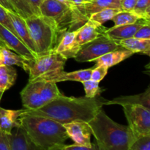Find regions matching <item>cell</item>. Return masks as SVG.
<instances>
[{"label": "cell", "mask_w": 150, "mask_h": 150, "mask_svg": "<svg viewBox=\"0 0 150 150\" xmlns=\"http://www.w3.org/2000/svg\"><path fill=\"white\" fill-rule=\"evenodd\" d=\"M105 102L106 100L99 96L89 98L62 95L39 109L27 110L24 108L22 114L46 117L62 125L78 120L89 122L102 109Z\"/></svg>", "instance_id": "6da1fadb"}, {"label": "cell", "mask_w": 150, "mask_h": 150, "mask_svg": "<svg viewBox=\"0 0 150 150\" xmlns=\"http://www.w3.org/2000/svg\"><path fill=\"white\" fill-rule=\"evenodd\" d=\"M88 123L99 150H128L136 139L128 125L114 122L103 108Z\"/></svg>", "instance_id": "7a4b0ae2"}, {"label": "cell", "mask_w": 150, "mask_h": 150, "mask_svg": "<svg viewBox=\"0 0 150 150\" xmlns=\"http://www.w3.org/2000/svg\"><path fill=\"white\" fill-rule=\"evenodd\" d=\"M18 121L29 139L44 150L64 144L69 139L64 125L51 119L22 114Z\"/></svg>", "instance_id": "3957f363"}, {"label": "cell", "mask_w": 150, "mask_h": 150, "mask_svg": "<svg viewBox=\"0 0 150 150\" xmlns=\"http://www.w3.org/2000/svg\"><path fill=\"white\" fill-rule=\"evenodd\" d=\"M38 56L54 49L61 34L54 23L41 15L33 14L24 19Z\"/></svg>", "instance_id": "277c9868"}, {"label": "cell", "mask_w": 150, "mask_h": 150, "mask_svg": "<svg viewBox=\"0 0 150 150\" xmlns=\"http://www.w3.org/2000/svg\"><path fill=\"white\" fill-rule=\"evenodd\" d=\"M66 62L67 59L64 57L52 50L44 55L27 59L24 70L29 73V82H30L40 76L62 70Z\"/></svg>", "instance_id": "5b68a950"}, {"label": "cell", "mask_w": 150, "mask_h": 150, "mask_svg": "<svg viewBox=\"0 0 150 150\" xmlns=\"http://www.w3.org/2000/svg\"><path fill=\"white\" fill-rule=\"evenodd\" d=\"M40 13L48 18L60 34L69 31L73 15L71 10L66 4L58 0H44L40 6Z\"/></svg>", "instance_id": "8992f818"}, {"label": "cell", "mask_w": 150, "mask_h": 150, "mask_svg": "<svg viewBox=\"0 0 150 150\" xmlns=\"http://www.w3.org/2000/svg\"><path fill=\"white\" fill-rule=\"evenodd\" d=\"M120 48L122 47L117 41L104 33L92 42L81 47L74 59L79 62H94L101 56Z\"/></svg>", "instance_id": "52a82bcc"}, {"label": "cell", "mask_w": 150, "mask_h": 150, "mask_svg": "<svg viewBox=\"0 0 150 150\" xmlns=\"http://www.w3.org/2000/svg\"><path fill=\"white\" fill-rule=\"evenodd\" d=\"M128 127L136 138L150 136V109L142 105H122Z\"/></svg>", "instance_id": "ba28073f"}, {"label": "cell", "mask_w": 150, "mask_h": 150, "mask_svg": "<svg viewBox=\"0 0 150 150\" xmlns=\"http://www.w3.org/2000/svg\"><path fill=\"white\" fill-rule=\"evenodd\" d=\"M63 125L68 137L73 141L75 144L86 147L92 146L93 143L91 142L92 130L89 123L81 120H78L66 123Z\"/></svg>", "instance_id": "9c48e42d"}, {"label": "cell", "mask_w": 150, "mask_h": 150, "mask_svg": "<svg viewBox=\"0 0 150 150\" xmlns=\"http://www.w3.org/2000/svg\"><path fill=\"white\" fill-rule=\"evenodd\" d=\"M41 84V81L28 82L27 85L21 91V98L25 109L37 110L45 105L40 95Z\"/></svg>", "instance_id": "30bf717a"}, {"label": "cell", "mask_w": 150, "mask_h": 150, "mask_svg": "<svg viewBox=\"0 0 150 150\" xmlns=\"http://www.w3.org/2000/svg\"><path fill=\"white\" fill-rule=\"evenodd\" d=\"M78 29L74 31H64L60 35L54 51L61 54L66 59L75 58L81 46L76 42Z\"/></svg>", "instance_id": "8fae6325"}, {"label": "cell", "mask_w": 150, "mask_h": 150, "mask_svg": "<svg viewBox=\"0 0 150 150\" xmlns=\"http://www.w3.org/2000/svg\"><path fill=\"white\" fill-rule=\"evenodd\" d=\"M92 69L93 67L84 69V70H76V71L73 72H69V73L64 72L62 70L60 71L54 72V73L46 75V76H40L34 81H51L54 82V83L71 81H78L82 83L83 81L90 79Z\"/></svg>", "instance_id": "7c38bea8"}, {"label": "cell", "mask_w": 150, "mask_h": 150, "mask_svg": "<svg viewBox=\"0 0 150 150\" xmlns=\"http://www.w3.org/2000/svg\"><path fill=\"white\" fill-rule=\"evenodd\" d=\"M0 40L5 46L27 59L36 58L23 42L10 30L0 23Z\"/></svg>", "instance_id": "4fadbf2b"}, {"label": "cell", "mask_w": 150, "mask_h": 150, "mask_svg": "<svg viewBox=\"0 0 150 150\" xmlns=\"http://www.w3.org/2000/svg\"><path fill=\"white\" fill-rule=\"evenodd\" d=\"M7 14H8L9 17H10L12 25H13V28H14L15 31H16V35H18L19 39L30 50L31 52L35 57H38L36 48H35L33 40H32V38H31L27 25H26L24 18L21 17L16 13L8 11V10H7Z\"/></svg>", "instance_id": "5bb4252c"}, {"label": "cell", "mask_w": 150, "mask_h": 150, "mask_svg": "<svg viewBox=\"0 0 150 150\" xmlns=\"http://www.w3.org/2000/svg\"><path fill=\"white\" fill-rule=\"evenodd\" d=\"M149 23H150V21L141 18L131 24L114 26L109 29H106L105 31V34L110 38L116 41L128 39V38H133L139 28L142 27L143 25Z\"/></svg>", "instance_id": "9a60e30c"}, {"label": "cell", "mask_w": 150, "mask_h": 150, "mask_svg": "<svg viewBox=\"0 0 150 150\" xmlns=\"http://www.w3.org/2000/svg\"><path fill=\"white\" fill-rule=\"evenodd\" d=\"M106 28L91 20H88L84 24L78 29L76 42L81 47L92 42L98 37L105 33Z\"/></svg>", "instance_id": "2e32d148"}, {"label": "cell", "mask_w": 150, "mask_h": 150, "mask_svg": "<svg viewBox=\"0 0 150 150\" xmlns=\"http://www.w3.org/2000/svg\"><path fill=\"white\" fill-rule=\"evenodd\" d=\"M7 135L11 150H44L37 146L21 126Z\"/></svg>", "instance_id": "e0dca14e"}, {"label": "cell", "mask_w": 150, "mask_h": 150, "mask_svg": "<svg viewBox=\"0 0 150 150\" xmlns=\"http://www.w3.org/2000/svg\"><path fill=\"white\" fill-rule=\"evenodd\" d=\"M23 112V109L10 110L0 107V130L10 134L13 129L20 126L18 118Z\"/></svg>", "instance_id": "ac0fdd59"}, {"label": "cell", "mask_w": 150, "mask_h": 150, "mask_svg": "<svg viewBox=\"0 0 150 150\" xmlns=\"http://www.w3.org/2000/svg\"><path fill=\"white\" fill-rule=\"evenodd\" d=\"M105 105H142L150 109V86L142 94L130 96H121L106 100Z\"/></svg>", "instance_id": "d6986e66"}, {"label": "cell", "mask_w": 150, "mask_h": 150, "mask_svg": "<svg viewBox=\"0 0 150 150\" xmlns=\"http://www.w3.org/2000/svg\"><path fill=\"white\" fill-rule=\"evenodd\" d=\"M133 54V52L122 47V48L110 51V52L101 56L99 58L96 59L94 62H95L96 63L95 66L103 65L109 68V67H113V66L122 62L126 59L131 57Z\"/></svg>", "instance_id": "ffe728a7"}, {"label": "cell", "mask_w": 150, "mask_h": 150, "mask_svg": "<svg viewBox=\"0 0 150 150\" xmlns=\"http://www.w3.org/2000/svg\"><path fill=\"white\" fill-rule=\"evenodd\" d=\"M121 0H89L83 5V14L89 20V18L94 13L106 8L120 9Z\"/></svg>", "instance_id": "44dd1931"}, {"label": "cell", "mask_w": 150, "mask_h": 150, "mask_svg": "<svg viewBox=\"0 0 150 150\" xmlns=\"http://www.w3.org/2000/svg\"><path fill=\"white\" fill-rule=\"evenodd\" d=\"M120 45L122 48L129 50L133 54H146L149 56L150 54V40L139 39L136 38H128L117 41Z\"/></svg>", "instance_id": "7402d4cb"}, {"label": "cell", "mask_w": 150, "mask_h": 150, "mask_svg": "<svg viewBox=\"0 0 150 150\" xmlns=\"http://www.w3.org/2000/svg\"><path fill=\"white\" fill-rule=\"evenodd\" d=\"M27 59L9 49L6 46L0 47V65H16L24 70Z\"/></svg>", "instance_id": "603a6c76"}, {"label": "cell", "mask_w": 150, "mask_h": 150, "mask_svg": "<svg viewBox=\"0 0 150 150\" xmlns=\"http://www.w3.org/2000/svg\"><path fill=\"white\" fill-rule=\"evenodd\" d=\"M17 71L13 66L0 65V92L4 93L14 85Z\"/></svg>", "instance_id": "cb8c5ba5"}, {"label": "cell", "mask_w": 150, "mask_h": 150, "mask_svg": "<svg viewBox=\"0 0 150 150\" xmlns=\"http://www.w3.org/2000/svg\"><path fill=\"white\" fill-rule=\"evenodd\" d=\"M41 81L42 84H41L40 95L45 105L51 101L64 95L57 87V83L45 81Z\"/></svg>", "instance_id": "d4e9b609"}, {"label": "cell", "mask_w": 150, "mask_h": 150, "mask_svg": "<svg viewBox=\"0 0 150 150\" xmlns=\"http://www.w3.org/2000/svg\"><path fill=\"white\" fill-rule=\"evenodd\" d=\"M121 11L120 9H113V8H106L104 10H100L99 12L92 14L89 18V20L92 21L98 24L103 25L104 23L109 20H112L117 13Z\"/></svg>", "instance_id": "484cf974"}, {"label": "cell", "mask_w": 150, "mask_h": 150, "mask_svg": "<svg viewBox=\"0 0 150 150\" xmlns=\"http://www.w3.org/2000/svg\"><path fill=\"white\" fill-rule=\"evenodd\" d=\"M139 16H136L133 11H120L114 16L112 21L114 23V26L131 24L139 21Z\"/></svg>", "instance_id": "4316f807"}, {"label": "cell", "mask_w": 150, "mask_h": 150, "mask_svg": "<svg viewBox=\"0 0 150 150\" xmlns=\"http://www.w3.org/2000/svg\"><path fill=\"white\" fill-rule=\"evenodd\" d=\"M9 1L14 7L16 13L23 18L25 19L35 14L27 0H9Z\"/></svg>", "instance_id": "83f0119b"}, {"label": "cell", "mask_w": 150, "mask_h": 150, "mask_svg": "<svg viewBox=\"0 0 150 150\" xmlns=\"http://www.w3.org/2000/svg\"><path fill=\"white\" fill-rule=\"evenodd\" d=\"M133 12L139 18L150 21V0H137Z\"/></svg>", "instance_id": "f1b7e54d"}, {"label": "cell", "mask_w": 150, "mask_h": 150, "mask_svg": "<svg viewBox=\"0 0 150 150\" xmlns=\"http://www.w3.org/2000/svg\"><path fill=\"white\" fill-rule=\"evenodd\" d=\"M99 83L100 82L94 81L90 79L82 82L83 85V89H84L85 97L92 98L99 96L103 92V89L100 87Z\"/></svg>", "instance_id": "f546056e"}, {"label": "cell", "mask_w": 150, "mask_h": 150, "mask_svg": "<svg viewBox=\"0 0 150 150\" xmlns=\"http://www.w3.org/2000/svg\"><path fill=\"white\" fill-rule=\"evenodd\" d=\"M128 150H150V136L136 138Z\"/></svg>", "instance_id": "4dcf8cb0"}, {"label": "cell", "mask_w": 150, "mask_h": 150, "mask_svg": "<svg viewBox=\"0 0 150 150\" xmlns=\"http://www.w3.org/2000/svg\"><path fill=\"white\" fill-rule=\"evenodd\" d=\"M48 150H99L96 144H92V146L90 147H86V146H79L77 144H70L67 145L64 144H62L56 145V146H52L51 148L48 149Z\"/></svg>", "instance_id": "1f68e13d"}, {"label": "cell", "mask_w": 150, "mask_h": 150, "mask_svg": "<svg viewBox=\"0 0 150 150\" xmlns=\"http://www.w3.org/2000/svg\"><path fill=\"white\" fill-rule=\"evenodd\" d=\"M108 68L105 66H95V67H93L92 73H91L90 80L100 82L106 76L107 73H108Z\"/></svg>", "instance_id": "d6a6232c"}, {"label": "cell", "mask_w": 150, "mask_h": 150, "mask_svg": "<svg viewBox=\"0 0 150 150\" xmlns=\"http://www.w3.org/2000/svg\"><path fill=\"white\" fill-rule=\"evenodd\" d=\"M0 23H1V25H3L4 26H5V27L7 28V29H8L9 30L11 31L14 35H16V36L18 37V35H16V31H15L13 25H12L10 17H9L8 14H7V10H5V9L1 5H0Z\"/></svg>", "instance_id": "836d02e7"}, {"label": "cell", "mask_w": 150, "mask_h": 150, "mask_svg": "<svg viewBox=\"0 0 150 150\" xmlns=\"http://www.w3.org/2000/svg\"><path fill=\"white\" fill-rule=\"evenodd\" d=\"M133 38L143 40H150V23H146L139 28Z\"/></svg>", "instance_id": "e575fe53"}, {"label": "cell", "mask_w": 150, "mask_h": 150, "mask_svg": "<svg viewBox=\"0 0 150 150\" xmlns=\"http://www.w3.org/2000/svg\"><path fill=\"white\" fill-rule=\"evenodd\" d=\"M137 0H121L120 10L122 11H133Z\"/></svg>", "instance_id": "d590c367"}, {"label": "cell", "mask_w": 150, "mask_h": 150, "mask_svg": "<svg viewBox=\"0 0 150 150\" xmlns=\"http://www.w3.org/2000/svg\"><path fill=\"white\" fill-rule=\"evenodd\" d=\"M0 150H11L7 135L0 130Z\"/></svg>", "instance_id": "8d00e7d4"}, {"label": "cell", "mask_w": 150, "mask_h": 150, "mask_svg": "<svg viewBox=\"0 0 150 150\" xmlns=\"http://www.w3.org/2000/svg\"><path fill=\"white\" fill-rule=\"evenodd\" d=\"M30 6L32 7L35 15H40V6L42 3V0H27Z\"/></svg>", "instance_id": "74e56055"}, {"label": "cell", "mask_w": 150, "mask_h": 150, "mask_svg": "<svg viewBox=\"0 0 150 150\" xmlns=\"http://www.w3.org/2000/svg\"><path fill=\"white\" fill-rule=\"evenodd\" d=\"M0 5L2 6L5 10H8V11L16 13L14 7H13V6L12 5V4L9 0H0Z\"/></svg>", "instance_id": "f35d334b"}, {"label": "cell", "mask_w": 150, "mask_h": 150, "mask_svg": "<svg viewBox=\"0 0 150 150\" xmlns=\"http://www.w3.org/2000/svg\"><path fill=\"white\" fill-rule=\"evenodd\" d=\"M89 1V0H72V1L74 3L75 5H76V7L78 8V10H79V11H80L81 13L82 14H83L84 16H85V15L83 14V10H82V7H83V5L85 4V3L88 2Z\"/></svg>", "instance_id": "ab89813d"}, {"label": "cell", "mask_w": 150, "mask_h": 150, "mask_svg": "<svg viewBox=\"0 0 150 150\" xmlns=\"http://www.w3.org/2000/svg\"><path fill=\"white\" fill-rule=\"evenodd\" d=\"M1 46H5V45H4V44L3 43V42H0V47H1Z\"/></svg>", "instance_id": "60d3db41"}, {"label": "cell", "mask_w": 150, "mask_h": 150, "mask_svg": "<svg viewBox=\"0 0 150 150\" xmlns=\"http://www.w3.org/2000/svg\"><path fill=\"white\" fill-rule=\"evenodd\" d=\"M2 95H3V93L2 92H0V100H1V97H2Z\"/></svg>", "instance_id": "b9f144b4"}, {"label": "cell", "mask_w": 150, "mask_h": 150, "mask_svg": "<svg viewBox=\"0 0 150 150\" xmlns=\"http://www.w3.org/2000/svg\"><path fill=\"white\" fill-rule=\"evenodd\" d=\"M0 42H2V41H1V40H0ZM3 43H4V42H3Z\"/></svg>", "instance_id": "7bdbcfd3"}, {"label": "cell", "mask_w": 150, "mask_h": 150, "mask_svg": "<svg viewBox=\"0 0 150 150\" xmlns=\"http://www.w3.org/2000/svg\"><path fill=\"white\" fill-rule=\"evenodd\" d=\"M42 1H44V0H42Z\"/></svg>", "instance_id": "ee69618b"}]
</instances>
